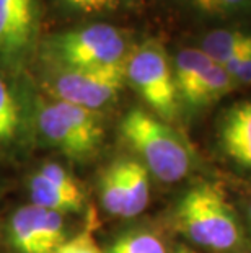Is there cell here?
I'll list each match as a JSON object with an SVG mask.
<instances>
[{"mask_svg": "<svg viewBox=\"0 0 251 253\" xmlns=\"http://www.w3.org/2000/svg\"><path fill=\"white\" fill-rule=\"evenodd\" d=\"M176 220L189 240L214 252H230L242 242V229L225 193L214 183L193 186L176 209Z\"/></svg>", "mask_w": 251, "mask_h": 253, "instance_id": "obj_1", "label": "cell"}, {"mask_svg": "<svg viewBox=\"0 0 251 253\" xmlns=\"http://www.w3.org/2000/svg\"><path fill=\"white\" fill-rule=\"evenodd\" d=\"M122 136L143 159V164L165 183L183 180L189 173L191 154L168 125L143 110H131L122 118Z\"/></svg>", "mask_w": 251, "mask_h": 253, "instance_id": "obj_2", "label": "cell"}, {"mask_svg": "<svg viewBox=\"0 0 251 253\" xmlns=\"http://www.w3.org/2000/svg\"><path fill=\"white\" fill-rule=\"evenodd\" d=\"M59 69H103L126 64L129 44L124 31L109 23H88L54 35L46 42Z\"/></svg>", "mask_w": 251, "mask_h": 253, "instance_id": "obj_3", "label": "cell"}, {"mask_svg": "<svg viewBox=\"0 0 251 253\" xmlns=\"http://www.w3.org/2000/svg\"><path fill=\"white\" fill-rule=\"evenodd\" d=\"M126 82L158 116L163 120L175 118L179 98L173 66L158 41H145L129 52L126 59Z\"/></svg>", "mask_w": 251, "mask_h": 253, "instance_id": "obj_4", "label": "cell"}, {"mask_svg": "<svg viewBox=\"0 0 251 253\" xmlns=\"http://www.w3.org/2000/svg\"><path fill=\"white\" fill-rule=\"evenodd\" d=\"M38 125L47 141L72 157L88 155L103 139V126L98 111L61 100L42 103Z\"/></svg>", "mask_w": 251, "mask_h": 253, "instance_id": "obj_5", "label": "cell"}, {"mask_svg": "<svg viewBox=\"0 0 251 253\" xmlns=\"http://www.w3.org/2000/svg\"><path fill=\"white\" fill-rule=\"evenodd\" d=\"M126 84V64L103 69H61L51 82L54 100L98 111L119 95Z\"/></svg>", "mask_w": 251, "mask_h": 253, "instance_id": "obj_6", "label": "cell"}, {"mask_svg": "<svg viewBox=\"0 0 251 253\" xmlns=\"http://www.w3.org/2000/svg\"><path fill=\"white\" fill-rule=\"evenodd\" d=\"M42 0H0V61H21L38 40Z\"/></svg>", "mask_w": 251, "mask_h": 253, "instance_id": "obj_7", "label": "cell"}, {"mask_svg": "<svg viewBox=\"0 0 251 253\" xmlns=\"http://www.w3.org/2000/svg\"><path fill=\"white\" fill-rule=\"evenodd\" d=\"M12 242L21 253H54L64 244L61 212L36 204L20 208L12 217Z\"/></svg>", "mask_w": 251, "mask_h": 253, "instance_id": "obj_8", "label": "cell"}, {"mask_svg": "<svg viewBox=\"0 0 251 253\" xmlns=\"http://www.w3.org/2000/svg\"><path fill=\"white\" fill-rule=\"evenodd\" d=\"M218 139L228 157L251 170V101L228 108L220 121Z\"/></svg>", "mask_w": 251, "mask_h": 253, "instance_id": "obj_9", "label": "cell"}, {"mask_svg": "<svg viewBox=\"0 0 251 253\" xmlns=\"http://www.w3.org/2000/svg\"><path fill=\"white\" fill-rule=\"evenodd\" d=\"M199 49L214 62L225 66L238 57L251 54V31L243 30H214L201 40Z\"/></svg>", "mask_w": 251, "mask_h": 253, "instance_id": "obj_10", "label": "cell"}, {"mask_svg": "<svg viewBox=\"0 0 251 253\" xmlns=\"http://www.w3.org/2000/svg\"><path fill=\"white\" fill-rule=\"evenodd\" d=\"M214 64L215 62L199 47H184L176 54L173 64V77L179 100L184 101L188 98L197 82L204 77V74Z\"/></svg>", "mask_w": 251, "mask_h": 253, "instance_id": "obj_11", "label": "cell"}, {"mask_svg": "<svg viewBox=\"0 0 251 253\" xmlns=\"http://www.w3.org/2000/svg\"><path fill=\"white\" fill-rule=\"evenodd\" d=\"M124 173V211L122 217H136L147 208L150 183L145 165L136 160H121Z\"/></svg>", "mask_w": 251, "mask_h": 253, "instance_id": "obj_12", "label": "cell"}, {"mask_svg": "<svg viewBox=\"0 0 251 253\" xmlns=\"http://www.w3.org/2000/svg\"><path fill=\"white\" fill-rule=\"evenodd\" d=\"M30 190L33 204L44 209H51V211H77L83 204L82 191L64 190V188L57 186L56 183L44 178L41 173L33 176Z\"/></svg>", "mask_w": 251, "mask_h": 253, "instance_id": "obj_13", "label": "cell"}, {"mask_svg": "<svg viewBox=\"0 0 251 253\" xmlns=\"http://www.w3.org/2000/svg\"><path fill=\"white\" fill-rule=\"evenodd\" d=\"M235 87H237V84L230 77V74L225 71V67L215 62L204 74V77L197 82L194 90L184 100V103H188L189 106L211 105L218 98H222L223 95L230 93Z\"/></svg>", "mask_w": 251, "mask_h": 253, "instance_id": "obj_14", "label": "cell"}, {"mask_svg": "<svg viewBox=\"0 0 251 253\" xmlns=\"http://www.w3.org/2000/svg\"><path fill=\"white\" fill-rule=\"evenodd\" d=\"M21 123V105L8 80L0 74V142L15 137Z\"/></svg>", "mask_w": 251, "mask_h": 253, "instance_id": "obj_15", "label": "cell"}, {"mask_svg": "<svg viewBox=\"0 0 251 253\" xmlns=\"http://www.w3.org/2000/svg\"><path fill=\"white\" fill-rule=\"evenodd\" d=\"M101 201L105 209L113 216L122 217L124 211V173L122 162H116L105 171L101 181Z\"/></svg>", "mask_w": 251, "mask_h": 253, "instance_id": "obj_16", "label": "cell"}, {"mask_svg": "<svg viewBox=\"0 0 251 253\" xmlns=\"http://www.w3.org/2000/svg\"><path fill=\"white\" fill-rule=\"evenodd\" d=\"M196 13L204 17L227 18L251 10V0H184Z\"/></svg>", "mask_w": 251, "mask_h": 253, "instance_id": "obj_17", "label": "cell"}, {"mask_svg": "<svg viewBox=\"0 0 251 253\" xmlns=\"http://www.w3.org/2000/svg\"><path fill=\"white\" fill-rule=\"evenodd\" d=\"M108 253H167L162 239L152 232H134L121 237Z\"/></svg>", "mask_w": 251, "mask_h": 253, "instance_id": "obj_18", "label": "cell"}, {"mask_svg": "<svg viewBox=\"0 0 251 253\" xmlns=\"http://www.w3.org/2000/svg\"><path fill=\"white\" fill-rule=\"evenodd\" d=\"M62 12L71 15H83V17H92V15H103L108 12L121 8L127 3V0H54Z\"/></svg>", "mask_w": 251, "mask_h": 253, "instance_id": "obj_19", "label": "cell"}, {"mask_svg": "<svg viewBox=\"0 0 251 253\" xmlns=\"http://www.w3.org/2000/svg\"><path fill=\"white\" fill-rule=\"evenodd\" d=\"M54 253H103L95 240L92 229H85L73 239L64 242Z\"/></svg>", "mask_w": 251, "mask_h": 253, "instance_id": "obj_20", "label": "cell"}, {"mask_svg": "<svg viewBox=\"0 0 251 253\" xmlns=\"http://www.w3.org/2000/svg\"><path fill=\"white\" fill-rule=\"evenodd\" d=\"M39 173L44 176V178L49 180V181L56 183L57 186L64 188V190L82 191V190H80V186H78V183L73 180L72 176L62 169V167H59L56 164H47V165H44Z\"/></svg>", "mask_w": 251, "mask_h": 253, "instance_id": "obj_21", "label": "cell"}, {"mask_svg": "<svg viewBox=\"0 0 251 253\" xmlns=\"http://www.w3.org/2000/svg\"><path fill=\"white\" fill-rule=\"evenodd\" d=\"M225 71L230 74V77L235 80V84H251V54L238 57L235 61L225 64Z\"/></svg>", "mask_w": 251, "mask_h": 253, "instance_id": "obj_22", "label": "cell"}, {"mask_svg": "<svg viewBox=\"0 0 251 253\" xmlns=\"http://www.w3.org/2000/svg\"><path fill=\"white\" fill-rule=\"evenodd\" d=\"M173 253H197V252H194L193 249H189V247H186V245H179V247H176Z\"/></svg>", "mask_w": 251, "mask_h": 253, "instance_id": "obj_23", "label": "cell"}, {"mask_svg": "<svg viewBox=\"0 0 251 253\" xmlns=\"http://www.w3.org/2000/svg\"><path fill=\"white\" fill-rule=\"evenodd\" d=\"M248 214H250V220H251V204H250V211H248Z\"/></svg>", "mask_w": 251, "mask_h": 253, "instance_id": "obj_24", "label": "cell"}]
</instances>
